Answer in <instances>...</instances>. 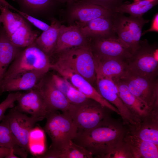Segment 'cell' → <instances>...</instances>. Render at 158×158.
<instances>
[{"label": "cell", "instance_id": "obj_1", "mask_svg": "<svg viewBox=\"0 0 158 158\" xmlns=\"http://www.w3.org/2000/svg\"><path fill=\"white\" fill-rule=\"evenodd\" d=\"M124 125L109 116L91 129L78 130L72 141L84 148L93 157L106 158L128 131Z\"/></svg>", "mask_w": 158, "mask_h": 158}, {"label": "cell", "instance_id": "obj_2", "mask_svg": "<svg viewBox=\"0 0 158 158\" xmlns=\"http://www.w3.org/2000/svg\"><path fill=\"white\" fill-rule=\"evenodd\" d=\"M60 113L57 111L47 113L44 130L51 138L49 150L61 151L68 147L75 136L78 128L68 111Z\"/></svg>", "mask_w": 158, "mask_h": 158}, {"label": "cell", "instance_id": "obj_3", "mask_svg": "<svg viewBox=\"0 0 158 158\" xmlns=\"http://www.w3.org/2000/svg\"><path fill=\"white\" fill-rule=\"evenodd\" d=\"M53 56L57 57L55 63L70 68L96 89L95 57L90 45L71 48Z\"/></svg>", "mask_w": 158, "mask_h": 158}, {"label": "cell", "instance_id": "obj_4", "mask_svg": "<svg viewBox=\"0 0 158 158\" xmlns=\"http://www.w3.org/2000/svg\"><path fill=\"white\" fill-rule=\"evenodd\" d=\"M50 58L35 43L20 51L7 69L1 80L13 78L34 71L47 73L51 69Z\"/></svg>", "mask_w": 158, "mask_h": 158}, {"label": "cell", "instance_id": "obj_5", "mask_svg": "<svg viewBox=\"0 0 158 158\" xmlns=\"http://www.w3.org/2000/svg\"><path fill=\"white\" fill-rule=\"evenodd\" d=\"M59 14V20L67 26L75 25L82 28L90 20L112 13L102 7L85 0H76L66 3Z\"/></svg>", "mask_w": 158, "mask_h": 158}, {"label": "cell", "instance_id": "obj_6", "mask_svg": "<svg viewBox=\"0 0 158 158\" xmlns=\"http://www.w3.org/2000/svg\"><path fill=\"white\" fill-rule=\"evenodd\" d=\"M128 71L137 75L158 78L157 44H150L147 40H140L139 48L127 61Z\"/></svg>", "mask_w": 158, "mask_h": 158}, {"label": "cell", "instance_id": "obj_7", "mask_svg": "<svg viewBox=\"0 0 158 158\" xmlns=\"http://www.w3.org/2000/svg\"><path fill=\"white\" fill-rule=\"evenodd\" d=\"M111 111L88 99L80 104H71L68 112L78 130H85L95 127L109 117V112Z\"/></svg>", "mask_w": 158, "mask_h": 158}, {"label": "cell", "instance_id": "obj_8", "mask_svg": "<svg viewBox=\"0 0 158 158\" xmlns=\"http://www.w3.org/2000/svg\"><path fill=\"white\" fill-rule=\"evenodd\" d=\"M96 89L107 101L118 110L122 118V123L129 127V130L135 131L140 127L141 122L128 109L122 101L118 87L111 79L96 75Z\"/></svg>", "mask_w": 158, "mask_h": 158}, {"label": "cell", "instance_id": "obj_9", "mask_svg": "<svg viewBox=\"0 0 158 158\" xmlns=\"http://www.w3.org/2000/svg\"><path fill=\"white\" fill-rule=\"evenodd\" d=\"M115 28L118 38L133 54L140 47L142 28L149 20L142 17H127L119 13H115Z\"/></svg>", "mask_w": 158, "mask_h": 158}, {"label": "cell", "instance_id": "obj_10", "mask_svg": "<svg viewBox=\"0 0 158 158\" xmlns=\"http://www.w3.org/2000/svg\"><path fill=\"white\" fill-rule=\"evenodd\" d=\"M131 93L150 110L158 107V78H150L128 71L121 78Z\"/></svg>", "mask_w": 158, "mask_h": 158}, {"label": "cell", "instance_id": "obj_11", "mask_svg": "<svg viewBox=\"0 0 158 158\" xmlns=\"http://www.w3.org/2000/svg\"><path fill=\"white\" fill-rule=\"evenodd\" d=\"M50 68L57 71L88 98L96 101L102 106L119 114L117 109L105 99L97 89L81 75L68 68L55 63H51Z\"/></svg>", "mask_w": 158, "mask_h": 158}, {"label": "cell", "instance_id": "obj_12", "mask_svg": "<svg viewBox=\"0 0 158 158\" xmlns=\"http://www.w3.org/2000/svg\"><path fill=\"white\" fill-rule=\"evenodd\" d=\"M95 58L115 59L127 61L132 53L117 37L88 38Z\"/></svg>", "mask_w": 158, "mask_h": 158}, {"label": "cell", "instance_id": "obj_13", "mask_svg": "<svg viewBox=\"0 0 158 158\" xmlns=\"http://www.w3.org/2000/svg\"><path fill=\"white\" fill-rule=\"evenodd\" d=\"M10 129L18 140L20 146L27 152L30 133L35 123L42 120L41 118L31 116H28L17 109L12 108L6 116Z\"/></svg>", "mask_w": 158, "mask_h": 158}, {"label": "cell", "instance_id": "obj_14", "mask_svg": "<svg viewBox=\"0 0 158 158\" xmlns=\"http://www.w3.org/2000/svg\"><path fill=\"white\" fill-rule=\"evenodd\" d=\"M16 107L20 111L30 114L42 120L46 118L48 111L42 94L36 87L21 93L18 98Z\"/></svg>", "mask_w": 158, "mask_h": 158}, {"label": "cell", "instance_id": "obj_15", "mask_svg": "<svg viewBox=\"0 0 158 158\" xmlns=\"http://www.w3.org/2000/svg\"><path fill=\"white\" fill-rule=\"evenodd\" d=\"M46 75L36 87L43 95L48 111L60 110L62 112H68L71 104L56 87L51 77H46Z\"/></svg>", "mask_w": 158, "mask_h": 158}, {"label": "cell", "instance_id": "obj_16", "mask_svg": "<svg viewBox=\"0 0 158 158\" xmlns=\"http://www.w3.org/2000/svg\"><path fill=\"white\" fill-rule=\"evenodd\" d=\"M89 45V39L83 33L80 28L75 25L67 26L62 24L52 56L71 48Z\"/></svg>", "mask_w": 158, "mask_h": 158}, {"label": "cell", "instance_id": "obj_17", "mask_svg": "<svg viewBox=\"0 0 158 158\" xmlns=\"http://www.w3.org/2000/svg\"><path fill=\"white\" fill-rule=\"evenodd\" d=\"M47 73L34 71L22 74L13 78L2 80L0 82V95L6 92L31 90L35 87Z\"/></svg>", "mask_w": 158, "mask_h": 158}, {"label": "cell", "instance_id": "obj_18", "mask_svg": "<svg viewBox=\"0 0 158 158\" xmlns=\"http://www.w3.org/2000/svg\"><path fill=\"white\" fill-rule=\"evenodd\" d=\"M115 13L90 20L84 27L80 28L81 31L87 38L116 37L115 28Z\"/></svg>", "mask_w": 158, "mask_h": 158}, {"label": "cell", "instance_id": "obj_19", "mask_svg": "<svg viewBox=\"0 0 158 158\" xmlns=\"http://www.w3.org/2000/svg\"><path fill=\"white\" fill-rule=\"evenodd\" d=\"M116 85L120 97L128 109L141 122L148 115V107L130 92L126 83L121 79H112Z\"/></svg>", "mask_w": 158, "mask_h": 158}, {"label": "cell", "instance_id": "obj_20", "mask_svg": "<svg viewBox=\"0 0 158 158\" xmlns=\"http://www.w3.org/2000/svg\"><path fill=\"white\" fill-rule=\"evenodd\" d=\"M96 75L114 79L121 78L128 71L127 61L122 60L95 58Z\"/></svg>", "mask_w": 158, "mask_h": 158}, {"label": "cell", "instance_id": "obj_21", "mask_svg": "<svg viewBox=\"0 0 158 158\" xmlns=\"http://www.w3.org/2000/svg\"><path fill=\"white\" fill-rule=\"evenodd\" d=\"M123 139L128 145L133 158H158V145L142 140L128 130Z\"/></svg>", "mask_w": 158, "mask_h": 158}, {"label": "cell", "instance_id": "obj_22", "mask_svg": "<svg viewBox=\"0 0 158 158\" xmlns=\"http://www.w3.org/2000/svg\"><path fill=\"white\" fill-rule=\"evenodd\" d=\"M130 131L142 140L158 145V108L150 110L141 121L140 128Z\"/></svg>", "mask_w": 158, "mask_h": 158}, {"label": "cell", "instance_id": "obj_23", "mask_svg": "<svg viewBox=\"0 0 158 158\" xmlns=\"http://www.w3.org/2000/svg\"><path fill=\"white\" fill-rule=\"evenodd\" d=\"M21 49L13 44L3 27L0 25V82Z\"/></svg>", "mask_w": 158, "mask_h": 158}, {"label": "cell", "instance_id": "obj_24", "mask_svg": "<svg viewBox=\"0 0 158 158\" xmlns=\"http://www.w3.org/2000/svg\"><path fill=\"white\" fill-rule=\"evenodd\" d=\"M50 20L51 23L49 28L43 31L37 38L35 43L40 49L51 57L57 44L62 24L59 20L55 18Z\"/></svg>", "mask_w": 158, "mask_h": 158}, {"label": "cell", "instance_id": "obj_25", "mask_svg": "<svg viewBox=\"0 0 158 158\" xmlns=\"http://www.w3.org/2000/svg\"><path fill=\"white\" fill-rule=\"evenodd\" d=\"M26 9L38 13L49 20L59 13L63 4L59 0H19Z\"/></svg>", "mask_w": 158, "mask_h": 158}, {"label": "cell", "instance_id": "obj_26", "mask_svg": "<svg viewBox=\"0 0 158 158\" xmlns=\"http://www.w3.org/2000/svg\"><path fill=\"white\" fill-rule=\"evenodd\" d=\"M51 77L56 87L64 95L70 103L79 104L88 99L62 76L53 74Z\"/></svg>", "mask_w": 158, "mask_h": 158}, {"label": "cell", "instance_id": "obj_27", "mask_svg": "<svg viewBox=\"0 0 158 158\" xmlns=\"http://www.w3.org/2000/svg\"><path fill=\"white\" fill-rule=\"evenodd\" d=\"M0 146L13 149L15 154L21 157L26 158L27 156L28 152L20 146L10 129L6 116L0 123Z\"/></svg>", "mask_w": 158, "mask_h": 158}, {"label": "cell", "instance_id": "obj_28", "mask_svg": "<svg viewBox=\"0 0 158 158\" xmlns=\"http://www.w3.org/2000/svg\"><path fill=\"white\" fill-rule=\"evenodd\" d=\"M43 158H91L92 154L84 148L72 141L66 149L61 151L48 150L42 155Z\"/></svg>", "mask_w": 158, "mask_h": 158}, {"label": "cell", "instance_id": "obj_29", "mask_svg": "<svg viewBox=\"0 0 158 158\" xmlns=\"http://www.w3.org/2000/svg\"><path fill=\"white\" fill-rule=\"evenodd\" d=\"M37 35V32L31 30L25 23L9 37L14 45L21 48L26 47L35 43Z\"/></svg>", "mask_w": 158, "mask_h": 158}, {"label": "cell", "instance_id": "obj_30", "mask_svg": "<svg viewBox=\"0 0 158 158\" xmlns=\"http://www.w3.org/2000/svg\"><path fill=\"white\" fill-rule=\"evenodd\" d=\"M158 0H139L130 4H123L115 10V13H127L130 16L140 17L158 4Z\"/></svg>", "mask_w": 158, "mask_h": 158}, {"label": "cell", "instance_id": "obj_31", "mask_svg": "<svg viewBox=\"0 0 158 158\" xmlns=\"http://www.w3.org/2000/svg\"><path fill=\"white\" fill-rule=\"evenodd\" d=\"M0 10L3 27L9 37L26 23L20 15L13 13L6 6L0 7Z\"/></svg>", "mask_w": 158, "mask_h": 158}, {"label": "cell", "instance_id": "obj_32", "mask_svg": "<svg viewBox=\"0 0 158 158\" xmlns=\"http://www.w3.org/2000/svg\"><path fill=\"white\" fill-rule=\"evenodd\" d=\"M29 152L38 156L45 152V135L44 131L39 127L33 128L30 132L28 142Z\"/></svg>", "mask_w": 158, "mask_h": 158}, {"label": "cell", "instance_id": "obj_33", "mask_svg": "<svg viewBox=\"0 0 158 158\" xmlns=\"http://www.w3.org/2000/svg\"><path fill=\"white\" fill-rule=\"evenodd\" d=\"M106 158H133L128 144L123 139L111 151Z\"/></svg>", "mask_w": 158, "mask_h": 158}, {"label": "cell", "instance_id": "obj_34", "mask_svg": "<svg viewBox=\"0 0 158 158\" xmlns=\"http://www.w3.org/2000/svg\"><path fill=\"white\" fill-rule=\"evenodd\" d=\"M21 93L19 91L9 93L7 97L0 104V121L5 117L4 114L8 108H12L14 106V102L16 101Z\"/></svg>", "mask_w": 158, "mask_h": 158}, {"label": "cell", "instance_id": "obj_35", "mask_svg": "<svg viewBox=\"0 0 158 158\" xmlns=\"http://www.w3.org/2000/svg\"><path fill=\"white\" fill-rule=\"evenodd\" d=\"M100 6L112 13L123 3V0H85Z\"/></svg>", "mask_w": 158, "mask_h": 158}, {"label": "cell", "instance_id": "obj_36", "mask_svg": "<svg viewBox=\"0 0 158 158\" xmlns=\"http://www.w3.org/2000/svg\"><path fill=\"white\" fill-rule=\"evenodd\" d=\"M11 9L18 13L23 17L24 18L38 28L44 31L47 30L50 27V25L30 15L27 13L19 11L12 6Z\"/></svg>", "mask_w": 158, "mask_h": 158}, {"label": "cell", "instance_id": "obj_37", "mask_svg": "<svg viewBox=\"0 0 158 158\" xmlns=\"http://www.w3.org/2000/svg\"><path fill=\"white\" fill-rule=\"evenodd\" d=\"M158 14L157 13L154 16L152 23L151 26L150 28L145 30L142 33L141 36L145 34L152 32H158Z\"/></svg>", "mask_w": 158, "mask_h": 158}, {"label": "cell", "instance_id": "obj_38", "mask_svg": "<svg viewBox=\"0 0 158 158\" xmlns=\"http://www.w3.org/2000/svg\"><path fill=\"white\" fill-rule=\"evenodd\" d=\"M13 150L12 149L0 146V158H7Z\"/></svg>", "mask_w": 158, "mask_h": 158}, {"label": "cell", "instance_id": "obj_39", "mask_svg": "<svg viewBox=\"0 0 158 158\" xmlns=\"http://www.w3.org/2000/svg\"><path fill=\"white\" fill-rule=\"evenodd\" d=\"M59 1L62 4H64L76 0H59Z\"/></svg>", "mask_w": 158, "mask_h": 158}, {"label": "cell", "instance_id": "obj_40", "mask_svg": "<svg viewBox=\"0 0 158 158\" xmlns=\"http://www.w3.org/2000/svg\"><path fill=\"white\" fill-rule=\"evenodd\" d=\"M2 23V18L1 15H0V25L1 23Z\"/></svg>", "mask_w": 158, "mask_h": 158}, {"label": "cell", "instance_id": "obj_41", "mask_svg": "<svg viewBox=\"0 0 158 158\" xmlns=\"http://www.w3.org/2000/svg\"><path fill=\"white\" fill-rule=\"evenodd\" d=\"M147 0L150 1H152L154 0Z\"/></svg>", "mask_w": 158, "mask_h": 158}, {"label": "cell", "instance_id": "obj_42", "mask_svg": "<svg viewBox=\"0 0 158 158\" xmlns=\"http://www.w3.org/2000/svg\"><path fill=\"white\" fill-rule=\"evenodd\" d=\"M138 0H135V1H138Z\"/></svg>", "mask_w": 158, "mask_h": 158}]
</instances>
